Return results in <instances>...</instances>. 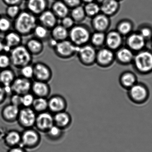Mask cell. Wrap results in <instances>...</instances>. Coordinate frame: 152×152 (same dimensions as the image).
<instances>
[{
  "label": "cell",
  "instance_id": "6da1fadb",
  "mask_svg": "<svg viewBox=\"0 0 152 152\" xmlns=\"http://www.w3.org/2000/svg\"><path fill=\"white\" fill-rule=\"evenodd\" d=\"M37 25L35 17L28 11H21L18 17L12 20L14 30L22 37L33 34Z\"/></svg>",
  "mask_w": 152,
  "mask_h": 152
},
{
  "label": "cell",
  "instance_id": "7a4b0ae2",
  "mask_svg": "<svg viewBox=\"0 0 152 152\" xmlns=\"http://www.w3.org/2000/svg\"><path fill=\"white\" fill-rule=\"evenodd\" d=\"M9 55L11 65L19 69L24 66L32 64L33 61V55L26 46L22 45L12 49Z\"/></svg>",
  "mask_w": 152,
  "mask_h": 152
},
{
  "label": "cell",
  "instance_id": "3957f363",
  "mask_svg": "<svg viewBox=\"0 0 152 152\" xmlns=\"http://www.w3.org/2000/svg\"><path fill=\"white\" fill-rule=\"evenodd\" d=\"M69 32L68 39L77 47L89 43L91 33L86 26L81 25L74 26Z\"/></svg>",
  "mask_w": 152,
  "mask_h": 152
},
{
  "label": "cell",
  "instance_id": "277c9868",
  "mask_svg": "<svg viewBox=\"0 0 152 152\" xmlns=\"http://www.w3.org/2000/svg\"><path fill=\"white\" fill-rule=\"evenodd\" d=\"M40 132L34 128L25 129L21 133L20 146L26 149L33 150L37 148L41 143Z\"/></svg>",
  "mask_w": 152,
  "mask_h": 152
},
{
  "label": "cell",
  "instance_id": "5b68a950",
  "mask_svg": "<svg viewBox=\"0 0 152 152\" xmlns=\"http://www.w3.org/2000/svg\"><path fill=\"white\" fill-rule=\"evenodd\" d=\"M78 48L68 39L58 42L53 50L57 57L66 60L71 58L76 55Z\"/></svg>",
  "mask_w": 152,
  "mask_h": 152
},
{
  "label": "cell",
  "instance_id": "8992f818",
  "mask_svg": "<svg viewBox=\"0 0 152 152\" xmlns=\"http://www.w3.org/2000/svg\"><path fill=\"white\" fill-rule=\"evenodd\" d=\"M96 51L97 49L88 43L79 47L76 55L83 66L90 67L95 64Z\"/></svg>",
  "mask_w": 152,
  "mask_h": 152
},
{
  "label": "cell",
  "instance_id": "52a82bcc",
  "mask_svg": "<svg viewBox=\"0 0 152 152\" xmlns=\"http://www.w3.org/2000/svg\"><path fill=\"white\" fill-rule=\"evenodd\" d=\"M37 113L31 107L20 108L17 121L23 129L34 128Z\"/></svg>",
  "mask_w": 152,
  "mask_h": 152
},
{
  "label": "cell",
  "instance_id": "ba28073f",
  "mask_svg": "<svg viewBox=\"0 0 152 152\" xmlns=\"http://www.w3.org/2000/svg\"><path fill=\"white\" fill-rule=\"evenodd\" d=\"M114 58L113 51L104 46L97 49L95 64L102 68H106L111 66Z\"/></svg>",
  "mask_w": 152,
  "mask_h": 152
},
{
  "label": "cell",
  "instance_id": "9c48e42d",
  "mask_svg": "<svg viewBox=\"0 0 152 152\" xmlns=\"http://www.w3.org/2000/svg\"><path fill=\"white\" fill-rule=\"evenodd\" d=\"M34 79L49 83L53 77L51 69L44 62L38 61L33 64Z\"/></svg>",
  "mask_w": 152,
  "mask_h": 152
},
{
  "label": "cell",
  "instance_id": "30bf717a",
  "mask_svg": "<svg viewBox=\"0 0 152 152\" xmlns=\"http://www.w3.org/2000/svg\"><path fill=\"white\" fill-rule=\"evenodd\" d=\"M54 125L53 114L49 111L37 113L34 128L39 132L45 133Z\"/></svg>",
  "mask_w": 152,
  "mask_h": 152
},
{
  "label": "cell",
  "instance_id": "8fae6325",
  "mask_svg": "<svg viewBox=\"0 0 152 152\" xmlns=\"http://www.w3.org/2000/svg\"><path fill=\"white\" fill-rule=\"evenodd\" d=\"M48 111L54 114L66 111L67 108V102L61 95L54 94L48 98Z\"/></svg>",
  "mask_w": 152,
  "mask_h": 152
},
{
  "label": "cell",
  "instance_id": "7c38bea8",
  "mask_svg": "<svg viewBox=\"0 0 152 152\" xmlns=\"http://www.w3.org/2000/svg\"><path fill=\"white\" fill-rule=\"evenodd\" d=\"M32 80L20 76L16 77L10 86L12 93L23 95L31 92Z\"/></svg>",
  "mask_w": 152,
  "mask_h": 152
},
{
  "label": "cell",
  "instance_id": "4fadbf2b",
  "mask_svg": "<svg viewBox=\"0 0 152 152\" xmlns=\"http://www.w3.org/2000/svg\"><path fill=\"white\" fill-rule=\"evenodd\" d=\"M135 63L138 70L148 72L152 69V54L148 52L140 53L135 57Z\"/></svg>",
  "mask_w": 152,
  "mask_h": 152
},
{
  "label": "cell",
  "instance_id": "5bb4252c",
  "mask_svg": "<svg viewBox=\"0 0 152 152\" xmlns=\"http://www.w3.org/2000/svg\"><path fill=\"white\" fill-rule=\"evenodd\" d=\"M51 91V87L48 82L36 80L32 81L31 92L35 97L48 98Z\"/></svg>",
  "mask_w": 152,
  "mask_h": 152
},
{
  "label": "cell",
  "instance_id": "9a60e30c",
  "mask_svg": "<svg viewBox=\"0 0 152 152\" xmlns=\"http://www.w3.org/2000/svg\"><path fill=\"white\" fill-rule=\"evenodd\" d=\"M22 37L15 30H10L6 33L3 41L5 45L4 52H10L12 49L21 45Z\"/></svg>",
  "mask_w": 152,
  "mask_h": 152
},
{
  "label": "cell",
  "instance_id": "2e32d148",
  "mask_svg": "<svg viewBox=\"0 0 152 152\" xmlns=\"http://www.w3.org/2000/svg\"><path fill=\"white\" fill-rule=\"evenodd\" d=\"M20 108L11 103L6 104L1 110L2 118L8 123H12L17 121Z\"/></svg>",
  "mask_w": 152,
  "mask_h": 152
},
{
  "label": "cell",
  "instance_id": "e0dca14e",
  "mask_svg": "<svg viewBox=\"0 0 152 152\" xmlns=\"http://www.w3.org/2000/svg\"><path fill=\"white\" fill-rule=\"evenodd\" d=\"M53 115L54 124L63 130L69 128L72 123L70 113L66 111L55 113Z\"/></svg>",
  "mask_w": 152,
  "mask_h": 152
},
{
  "label": "cell",
  "instance_id": "ac0fdd59",
  "mask_svg": "<svg viewBox=\"0 0 152 152\" xmlns=\"http://www.w3.org/2000/svg\"><path fill=\"white\" fill-rule=\"evenodd\" d=\"M122 41L121 34L118 31H110L106 34L105 46L113 51L118 49Z\"/></svg>",
  "mask_w": 152,
  "mask_h": 152
},
{
  "label": "cell",
  "instance_id": "d6986e66",
  "mask_svg": "<svg viewBox=\"0 0 152 152\" xmlns=\"http://www.w3.org/2000/svg\"><path fill=\"white\" fill-rule=\"evenodd\" d=\"M2 141L4 145L9 148L20 145L21 133L14 129L7 131Z\"/></svg>",
  "mask_w": 152,
  "mask_h": 152
},
{
  "label": "cell",
  "instance_id": "ffe728a7",
  "mask_svg": "<svg viewBox=\"0 0 152 152\" xmlns=\"http://www.w3.org/2000/svg\"><path fill=\"white\" fill-rule=\"evenodd\" d=\"M25 45L33 56L40 55L44 50L43 42L35 37L28 39Z\"/></svg>",
  "mask_w": 152,
  "mask_h": 152
},
{
  "label": "cell",
  "instance_id": "44dd1931",
  "mask_svg": "<svg viewBox=\"0 0 152 152\" xmlns=\"http://www.w3.org/2000/svg\"><path fill=\"white\" fill-rule=\"evenodd\" d=\"M16 77L15 72L10 68L1 70L0 84L6 89L11 88V86Z\"/></svg>",
  "mask_w": 152,
  "mask_h": 152
},
{
  "label": "cell",
  "instance_id": "7402d4cb",
  "mask_svg": "<svg viewBox=\"0 0 152 152\" xmlns=\"http://www.w3.org/2000/svg\"><path fill=\"white\" fill-rule=\"evenodd\" d=\"M110 22L107 17L104 15L96 16L93 20L92 26L95 31L105 33L109 28Z\"/></svg>",
  "mask_w": 152,
  "mask_h": 152
},
{
  "label": "cell",
  "instance_id": "603a6c76",
  "mask_svg": "<svg viewBox=\"0 0 152 152\" xmlns=\"http://www.w3.org/2000/svg\"><path fill=\"white\" fill-rule=\"evenodd\" d=\"M69 33L68 29L62 25H57L51 29L50 37L56 42H61L68 39Z\"/></svg>",
  "mask_w": 152,
  "mask_h": 152
},
{
  "label": "cell",
  "instance_id": "cb8c5ba5",
  "mask_svg": "<svg viewBox=\"0 0 152 152\" xmlns=\"http://www.w3.org/2000/svg\"><path fill=\"white\" fill-rule=\"evenodd\" d=\"M40 20L42 26L48 29H52L56 26L57 22L55 15L50 11L43 12L40 16Z\"/></svg>",
  "mask_w": 152,
  "mask_h": 152
},
{
  "label": "cell",
  "instance_id": "d4e9b609",
  "mask_svg": "<svg viewBox=\"0 0 152 152\" xmlns=\"http://www.w3.org/2000/svg\"><path fill=\"white\" fill-rule=\"evenodd\" d=\"M105 33L95 31L91 34L89 44L97 50L104 47L105 46Z\"/></svg>",
  "mask_w": 152,
  "mask_h": 152
},
{
  "label": "cell",
  "instance_id": "484cf974",
  "mask_svg": "<svg viewBox=\"0 0 152 152\" xmlns=\"http://www.w3.org/2000/svg\"><path fill=\"white\" fill-rule=\"evenodd\" d=\"M27 8L32 13H39L45 9L46 4L45 0H27Z\"/></svg>",
  "mask_w": 152,
  "mask_h": 152
},
{
  "label": "cell",
  "instance_id": "4316f807",
  "mask_svg": "<svg viewBox=\"0 0 152 152\" xmlns=\"http://www.w3.org/2000/svg\"><path fill=\"white\" fill-rule=\"evenodd\" d=\"M45 134L46 137L50 141L57 142L63 137L64 130L54 124Z\"/></svg>",
  "mask_w": 152,
  "mask_h": 152
},
{
  "label": "cell",
  "instance_id": "83f0119b",
  "mask_svg": "<svg viewBox=\"0 0 152 152\" xmlns=\"http://www.w3.org/2000/svg\"><path fill=\"white\" fill-rule=\"evenodd\" d=\"M31 108L37 113L48 111V98L35 97Z\"/></svg>",
  "mask_w": 152,
  "mask_h": 152
},
{
  "label": "cell",
  "instance_id": "f1b7e54d",
  "mask_svg": "<svg viewBox=\"0 0 152 152\" xmlns=\"http://www.w3.org/2000/svg\"><path fill=\"white\" fill-rule=\"evenodd\" d=\"M145 38L141 34L132 35L128 40V43L130 48L134 50L142 49L145 45Z\"/></svg>",
  "mask_w": 152,
  "mask_h": 152
},
{
  "label": "cell",
  "instance_id": "f546056e",
  "mask_svg": "<svg viewBox=\"0 0 152 152\" xmlns=\"http://www.w3.org/2000/svg\"><path fill=\"white\" fill-rule=\"evenodd\" d=\"M33 34H34V37L43 42L49 40V37L50 36L49 29L42 25H37L34 29Z\"/></svg>",
  "mask_w": 152,
  "mask_h": 152
},
{
  "label": "cell",
  "instance_id": "4dcf8cb0",
  "mask_svg": "<svg viewBox=\"0 0 152 152\" xmlns=\"http://www.w3.org/2000/svg\"><path fill=\"white\" fill-rule=\"evenodd\" d=\"M118 3L116 0H104L101 6L102 11L107 15L113 14L118 9Z\"/></svg>",
  "mask_w": 152,
  "mask_h": 152
},
{
  "label": "cell",
  "instance_id": "1f68e13d",
  "mask_svg": "<svg viewBox=\"0 0 152 152\" xmlns=\"http://www.w3.org/2000/svg\"><path fill=\"white\" fill-rule=\"evenodd\" d=\"M130 94L131 96L134 100L141 101L143 100L146 97L147 92L144 87L140 85H136L132 88Z\"/></svg>",
  "mask_w": 152,
  "mask_h": 152
},
{
  "label": "cell",
  "instance_id": "d6a6232c",
  "mask_svg": "<svg viewBox=\"0 0 152 152\" xmlns=\"http://www.w3.org/2000/svg\"><path fill=\"white\" fill-rule=\"evenodd\" d=\"M116 56L120 62L127 63L132 60L133 56L132 52L128 49L122 48L118 51Z\"/></svg>",
  "mask_w": 152,
  "mask_h": 152
},
{
  "label": "cell",
  "instance_id": "836d02e7",
  "mask_svg": "<svg viewBox=\"0 0 152 152\" xmlns=\"http://www.w3.org/2000/svg\"><path fill=\"white\" fill-rule=\"evenodd\" d=\"M21 11L19 5H8L5 9V15L10 19L13 20L18 17Z\"/></svg>",
  "mask_w": 152,
  "mask_h": 152
},
{
  "label": "cell",
  "instance_id": "e575fe53",
  "mask_svg": "<svg viewBox=\"0 0 152 152\" xmlns=\"http://www.w3.org/2000/svg\"><path fill=\"white\" fill-rule=\"evenodd\" d=\"M12 20L5 15H1L0 18V33H7L12 27Z\"/></svg>",
  "mask_w": 152,
  "mask_h": 152
},
{
  "label": "cell",
  "instance_id": "d590c367",
  "mask_svg": "<svg viewBox=\"0 0 152 152\" xmlns=\"http://www.w3.org/2000/svg\"><path fill=\"white\" fill-rule=\"evenodd\" d=\"M53 10L57 15L61 18L66 17L69 11L66 5L60 1L57 2L53 4Z\"/></svg>",
  "mask_w": 152,
  "mask_h": 152
},
{
  "label": "cell",
  "instance_id": "8d00e7d4",
  "mask_svg": "<svg viewBox=\"0 0 152 152\" xmlns=\"http://www.w3.org/2000/svg\"><path fill=\"white\" fill-rule=\"evenodd\" d=\"M20 76L32 80L34 79V68L33 65L29 64L22 67L20 69Z\"/></svg>",
  "mask_w": 152,
  "mask_h": 152
},
{
  "label": "cell",
  "instance_id": "74e56055",
  "mask_svg": "<svg viewBox=\"0 0 152 152\" xmlns=\"http://www.w3.org/2000/svg\"><path fill=\"white\" fill-rule=\"evenodd\" d=\"M35 97L31 92L21 95V106L23 107H31L34 100Z\"/></svg>",
  "mask_w": 152,
  "mask_h": 152
},
{
  "label": "cell",
  "instance_id": "f35d334b",
  "mask_svg": "<svg viewBox=\"0 0 152 152\" xmlns=\"http://www.w3.org/2000/svg\"><path fill=\"white\" fill-rule=\"evenodd\" d=\"M11 65L10 55L7 53H2L0 54V69L9 68Z\"/></svg>",
  "mask_w": 152,
  "mask_h": 152
},
{
  "label": "cell",
  "instance_id": "ab89813d",
  "mask_svg": "<svg viewBox=\"0 0 152 152\" xmlns=\"http://www.w3.org/2000/svg\"><path fill=\"white\" fill-rule=\"evenodd\" d=\"M100 7L94 3L89 2L85 7V11L90 16H94L97 14L100 11Z\"/></svg>",
  "mask_w": 152,
  "mask_h": 152
},
{
  "label": "cell",
  "instance_id": "60d3db41",
  "mask_svg": "<svg viewBox=\"0 0 152 152\" xmlns=\"http://www.w3.org/2000/svg\"><path fill=\"white\" fill-rule=\"evenodd\" d=\"M135 78L132 74H124L121 76V83L124 86L127 87L131 86L134 85L135 82Z\"/></svg>",
  "mask_w": 152,
  "mask_h": 152
},
{
  "label": "cell",
  "instance_id": "b9f144b4",
  "mask_svg": "<svg viewBox=\"0 0 152 152\" xmlns=\"http://www.w3.org/2000/svg\"><path fill=\"white\" fill-rule=\"evenodd\" d=\"M73 19L76 21L81 20L85 16V10L81 6H78L73 10L72 12Z\"/></svg>",
  "mask_w": 152,
  "mask_h": 152
},
{
  "label": "cell",
  "instance_id": "7bdbcfd3",
  "mask_svg": "<svg viewBox=\"0 0 152 152\" xmlns=\"http://www.w3.org/2000/svg\"><path fill=\"white\" fill-rule=\"evenodd\" d=\"M131 29V25L128 22H122L118 26V32L121 34H126L130 32Z\"/></svg>",
  "mask_w": 152,
  "mask_h": 152
},
{
  "label": "cell",
  "instance_id": "ee69618b",
  "mask_svg": "<svg viewBox=\"0 0 152 152\" xmlns=\"http://www.w3.org/2000/svg\"><path fill=\"white\" fill-rule=\"evenodd\" d=\"M10 103L19 107L21 106V95L12 93L10 97Z\"/></svg>",
  "mask_w": 152,
  "mask_h": 152
},
{
  "label": "cell",
  "instance_id": "f6af8a7d",
  "mask_svg": "<svg viewBox=\"0 0 152 152\" xmlns=\"http://www.w3.org/2000/svg\"><path fill=\"white\" fill-rule=\"evenodd\" d=\"M74 19L70 17H66L63 18L62 20V26L67 29H70L71 28L74 26Z\"/></svg>",
  "mask_w": 152,
  "mask_h": 152
},
{
  "label": "cell",
  "instance_id": "bcb514c9",
  "mask_svg": "<svg viewBox=\"0 0 152 152\" xmlns=\"http://www.w3.org/2000/svg\"><path fill=\"white\" fill-rule=\"evenodd\" d=\"M7 95L8 94L6 89L0 84V104L4 102L7 97Z\"/></svg>",
  "mask_w": 152,
  "mask_h": 152
},
{
  "label": "cell",
  "instance_id": "7dc6e473",
  "mask_svg": "<svg viewBox=\"0 0 152 152\" xmlns=\"http://www.w3.org/2000/svg\"><path fill=\"white\" fill-rule=\"evenodd\" d=\"M6 6L11 5H20L22 0H1Z\"/></svg>",
  "mask_w": 152,
  "mask_h": 152
},
{
  "label": "cell",
  "instance_id": "c3c4849f",
  "mask_svg": "<svg viewBox=\"0 0 152 152\" xmlns=\"http://www.w3.org/2000/svg\"><path fill=\"white\" fill-rule=\"evenodd\" d=\"M7 152H27L26 149L20 145L9 148Z\"/></svg>",
  "mask_w": 152,
  "mask_h": 152
},
{
  "label": "cell",
  "instance_id": "681fc988",
  "mask_svg": "<svg viewBox=\"0 0 152 152\" xmlns=\"http://www.w3.org/2000/svg\"><path fill=\"white\" fill-rule=\"evenodd\" d=\"M140 34L144 38H148L151 35V31L149 28H143L142 29Z\"/></svg>",
  "mask_w": 152,
  "mask_h": 152
},
{
  "label": "cell",
  "instance_id": "f907efd6",
  "mask_svg": "<svg viewBox=\"0 0 152 152\" xmlns=\"http://www.w3.org/2000/svg\"><path fill=\"white\" fill-rule=\"evenodd\" d=\"M65 1L70 6H76L79 4L80 0H65Z\"/></svg>",
  "mask_w": 152,
  "mask_h": 152
},
{
  "label": "cell",
  "instance_id": "816d5d0a",
  "mask_svg": "<svg viewBox=\"0 0 152 152\" xmlns=\"http://www.w3.org/2000/svg\"><path fill=\"white\" fill-rule=\"evenodd\" d=\"M4 49H5V45H4V42L3 41L0 40V54L4 52Z\"/></svg>",
  "mask_w": 152,
  "mask_h": 152
},
{
  "label": "cell",
  "instance_id": "f5cc1de1",
  "mask_svg": "<svg viewBox=\"0 0 152 152\" xmlns=\"http://www.w3.org/2000/svg\"><path fill=\"white\" fill-rule=\"evenodd\" d=\"M85 1L87 2H91L93 1L94 0H84Z\"/></svg>",
  "mask_w": 152,
  "mask_h": 152
},
{
  "label": "cell",
  "instance_id": "db71d44e",
  "mask_svg": "<svg viewBox=\"0 0 152 152\" xmlns=\"http://www.w3.org/2000/svg\"><path fill=\"white\" fill-rule=\"evenodd\" d=\"M99 1L103 2V1H104V0H98Z\"/></svg>",
  "mask_w": 152,
  "mask_h": 152
},
{
  "label": "cell",
  "instance_id": "11a10c76",
  "mask_svg": "<svg viewBox=\"0 0 152 152\" xmlns=\"http://www.w3.org/2000/svg\"><path fill=\"white\" fill-rule=\"evenodd\" d=\"M1 14H0V18H1Z\"/></svg>",
  "mask_w": 152,
  "mask_h": 152
},
{
  "label": "cell",
  "instance_id": "9f6ffc18",
  "mask_svg": "<svg viewBox=\"0 0 152 152\" xmlns=\"http://www.w3.org/2000/svg\"><path fill=\"white\" fill-rule=\"evenodd\" d=\"M0 71H1V69H0Z\"/></svg>",
  "mask_w": 152,
  "mask_h": 152
}]
</instances>
